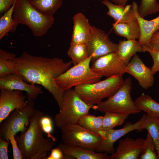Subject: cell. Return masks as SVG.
Instances as JSON below:
<instances>
[{
  "label": "cell",
  "instance_id": "1",
  "mask_svg": "<svg viewBox=\"0 0 159 159\" xmlns=\"http://www.w3.org/2000/svg\"><path fill=\"white\" fill-rule=\"evenodd\" d=\"M14 61L15 73L20 75L28 83L43 87L52 95L61 109L64 92L54 80L70 68L72 61L65 62L59 58L33 56L24 52Z\"/></svg>",
  "mask_w": 159,
  "mask_h": 159
},
{
  "label": "cell",
  "instance_id": "2",
  "mask_svg": "<svg viewBox=\"0 0 159 159\" xmlns=\"http://www.w3.org/2000/svg\"><path fill=\"white\" fill-rule=\"evenodd\" d=\"M44 116L42 112L37 110L26 131L19 136L15 135L23 159H33L37 154L47 153L54 145V142L43 135L40 121Z\"/></svg>",
  "mask_w": 159,
  "mask_h": 159
},
{
  "label": "cell",
  "instance_id": "3",
  "mask_svg": "<svg viewBox=\"0 0 159 159\" xmlns=\"http://www.w3.org/2000/svg\"><path fill=\"white\" fill-rule=\"evenodd\" d=\"M13 18L19 24L27 26L35 37L47 33L54 21L53 16L44 14L35 9L28 0H16Z\"/></svg>",
  "mask_w": 159,
  "mask_h": 159
},
{
  "label": "cell",
  "instance_id": "4",
  "mask_svg": "<svg viewBox=\"0 0 159 159\" xmlns=\"http://www.w3.org/2000/svg\"><path fill=\"white\" fill-rule=\"evenodd\" d=\"M124 82L122 76L114 75L94 83L79 85L74 90L86 103L93 106L113 95Z\"/></svg>",
  "mask_w": 159,
  "mask_h": 159
},
{
  "label": "cell",
  "instance_id": "5",
  "mask_svg": "<svg viewBox=\"0 0 159 159\" xmlns=\"http://www.w3.org/2000/svg\"><path fill=\"white\" fill-rule=\"evenodd\" d=\"M132 88L131 80L129 77L113 95L106 100L93 105L92 108L105 113H115L129 115L140 113L141 111L131 96Z\"/></svg>",
  "mask_w": 159,
  "mask_h": 159
},
{
  "label": "cell",
  "instance_id": "6",
  "mask_svg": "<svg viewBox=\"0 0 159 159\" xmlns=\"http://www.w3.org/2000/svg\"><path fill=\"white\" fill-rule=\"evenodd\" d=\"M92 107L84 102L74 89L66 90L63 97L61 108L54 117L55 125L60 128L78 124L82 117L89 114Z\"/></svg>",
  "mask_w": 159,
  "mask_h": 159
},
{
  "label": "cell",
  "instance_id": "7",
  "mask_svg": "<svg viewBox=\"0 0 159 159\" xmlns=\"http://www.w3.org/2000/svg\"><path fill=\"white\" fill-rule=\"evenodd\" d=\"M60 129L62 143L68 145L96 152L105 139L101 134L94 132L78 124L65 126Z\"/></svg>",
  "mask_w": 159,
  "mask_h": 159
},
{
  "label": "cell",
  "instance_id": "8",
  "mask_svg": "<svg viewBox=\"0 0 159 159\" xmlns=\"http://www.w3.org/2000/svg\"><path fill=\"white\" fill-rule=\"evenodd\" d=\"M91 56L69 68L54 80L64 91L84 84H93L100 81L102 77L95 72L90 66Z\"/></svg>",
  "mask_w": 159,
  "mask_h": 159
},
{
  "label": "cell",
  "instance_id": "9",
  "mask_svg": "<svg viewBox=\"0 0 159 159\" xmlns=\"http://www.w3.org/2000/svg\"><path fill=\"white\" fill-rule=\"evenodd\" d=\"M33 100H27L26 106L21 109L12 112L0 123V138L9 141L8 134L12 132L14 135L19 132H25L29 124V120L37 110Z\"/></svg>",
  "mask_w": 159,
  "mask_h": 159
},
{
  "label": "cell",
  "instance_id": "10",
  "mask_svg": "<svg viewBox=\"0 0 159 159\" xmlns=\"http://www.w3.org/2000/svg\"><path fill=\"white\" fill-rule=\"evenodd\" d=\"M92 63L100 57L117 51L118 44L112 42L103 30L92 26V37L86 44Z\"/></svg>",
  "mask_w": 159,
  "mask_h": 159
},
{
  "label": "cell",
  "instance_id": "11",
  "mask_svg": "<svg viewBox=\"0 0 159 159\" xmlns=\"http://www.w3.org/2000/svg\"><path fill=\"white\" fill-rule=\"evenodd\" d=\"M126 65L119 58L116 52L104 55L97 59L91 66L96 73L102 77L122 76L126 73Z\"/></svg>",
  "mask_w": 159,
  "mask_h": 159
},
{
  "label": "cell",
  "instance_id": "12",
  "mask_svg": "<svg viewBox=\"0 0 159 159\" xmlns=\"http://www.w3.org/2000/svg\"><path fill=\"white\" fill-rule=\"evenodd\" d=\"M146 115L144 114L139 120L134 124H132L130 122L126 123L122 128L104 130L101 135L104 136L105 139L96 152L106 153L111 155L114 153L115 151L114 147V144L118 140L132 131L142 130L141 125Z\"/></svg>",
  "mask_w": 159,
  "mask_h": 159
},
{
  "label": "cell",
  "instance_id": "13",
  "mask_svg": "<svg viewBox=\"0 0 159 159\" xmlns=\"http://www.w3.org/2000/svg\"><path fill=\"white\" fill-rule=\"evenodd\" d=\"M0 123L13 111L21 109L26 106V96L17 90L0 89Z\"/></svg>",
  "mask_w": 159,
  "mask_h": 159
},
{
  "label": "cell",
  "instance_id": "14",
  "mask_svg": "<svg viewBox=\"0 0 159 159\" xmlns=\"http://www.w3.org/2000/svg\"><path fill=\"white\" fill-rule=\"evenodd\" d=\"M27 83L20 75L10 74L0 78V89L25 91L28 100H34L42 94L43 91L42 87Z\"/></svg>",
  "mask_w": 159,
  "mask_h": 159
},
{
  "label": "cell",
  "instance_id": "15",
  "mask_svg": "<svg viewBox=\"0 0 159 159\" xmlns=\"http://www.w3.org/2000/svg\"><path fill=\"white\" fill-rule=\"evenodd\" d=\"M125 71L136 79L140 86L145 90L154 84V78L151 68L147 67L136 53L126 66Z\"/></svg>",
  "mask_w": 159,
  "mask_h": 159
},
{
  "label": "cell",
  "instance_id": "16",
  "mask_svg": "<svg viewBox=\"0 0 159 159\" xmlns=\"http://www.w3.org/2000/svg\"><path fill=\"white\" fill-rule=\"evenodd\" d=\"M145 139L139 138L135 140L127 137L120 139L115 152L110 159H137L143 147Z\"/></svg>",
  "mask_w": 159,
  "mask_h": 159
},
{
  "label": "cell",
  "instance_id": "17",
  "mask_svg": "<svg viewBox=\"0 0 159 159\" xmlns=\"http://www.w3.org/2000/svg\"><path fill=\"white\" fill-rule=\"evenodd\" d=\"M73 27L70 44H87L91 39L92 26L82 13L78 12L72 18Z\"/></svg>",
  "mask_w": 159,
  "mask_h": 159
},
{
  "label": "cell",
  "instance_id": "18",
  "mask_svg": "<svg viewBox=\"0 0 159 159\" xmlns=\"http://www.w3.org/2000/svg\"><path fill=\"white\" fill-rule=\"evenodd\" d=\"M134 16L138 21L140 29V36L138 42L142 47L150 46V42L153 34L159 29V15L150 20L145 19L139 15L138 5L133 1L131 5Z\"/></svg>",
  "mask_w": 159,
  "mask_h": 159
},
{
  "label": "cell",
  "instance_id": "19",
  "mask_svg": "<svg viewBox=\"0 0 159 159\" xmlns=\"http://www.w3.org/2000/svg\"><path fill=\"white\" fill-rule=\"evenodd\" d=\"M62 151L64 159H110L108 154L92 151L85 148L68 145L60 143L58 145Z\"/></svg>",
  "mask_w": 159,
  "mask_h": 159
},
{
  "label": "cell",
  "instance_id": "20",
  "mask_svg": "<svg viewBox=\"0 0 159 159\" xmlns=\"http://www.w3.org/2000/svg\"><path fill=\"white\" fill-rule=\"evenodd\" d=\"M102 3L108 9L107 15L113 19L115 23H128L136 19L131 5L116 4L109 0H104Z\"/></svg>",
  "mask_w": 159,
  "mask_h": 159
},
{
  "label": "cell",
  "instance_id": "21",
  "mask_svg": "<svg viewBox=\"0 0 159 159\" xmlns=\"http://www.w3.org/2000/svg\"><path fill=\"white\" fill-rule=\"evenodd\" d=\"M144 52L143 47L136 39L120 40L116 52L119 58L126 66L131 58L137 52Z\"/></svg>",
  "mask_w": 159,
  "mask_h": 159
},
{
  "label": "cell",
  "instance_id": "22",
  "mask_svg": "<svg viewBox=\"0 0 159 159\" xmlns=\"http://www.w3.org/2000/svg\"><path fill=\"white\" fill-rule=\"evenodd\" d=\"M112 26L113 32L116 35L125 37L127 40L139 39L140 37V27L136 19L128 23L114 22Z\"/></svg>",
  "mask_w": 159,
  "mask_h": 159
},
{
  "label": "cell",
  "instance_id": "23",
  "mask_svg": "<svg viewBox=\"0 0 159 159\" xmlns=\"http://www.w3.org/2000/svg\"><path fill=\"white\" fill-rule=\"evenodd\" d=\"M31 4L41 13L53 16L62 4L63 0H28Z\"/></svg>",
  "mask_w": 159,
  "mask_h": 159
},
{
  "label": "cell",
  "instance_id": "24",
  "mask_svg": "<svg viewBox=\"0 0 159 159\" xmlns=\"http://www.w3.org/2000/svg\"><path fill=\"white\" fill-rule=\"evenodd\" d=\"M15 3V2L9 10L4 13L0 17V40L4 37L7 36L9 32H14L16 30L18 24L13 16Z\"/></svg>",
  "mask_w": 159,
  "mask_h": 159
},
{
  "label": "cell",
  "instance_id": "25",
  "mask_svg": "<svg viewBox=\"0 0 159 159\" xmlns=\"http://www.w3.org/2000/svg\"><path fill=\"white\" fill-rule=\"evenodd\" d=\"M16 57L14 53L0 49V78L16 73L14 59Z\"/></svg>",
  "mask_w": 159,
  "mask_h": 159
},
{
  "label": "cell",
  "instance_id": "26",
  "mask_svg": "<svg viewBox=\"0 0 159 159\" xmlns=\"http://www.w3.org/2000/svg\"><path fill=\"white\" fill-rule=\"evenodd\" d=\"M146 129L154 141L156 147L159 159V119L158 117L147 114L141 127Z\"/></svg>",
  "mask_w": 159,
  "mask_h": 159
},
{
  "label": "cell",
  "instance_id": "27",
  "mask_svg": "<svg viewBox=\"0 0 159 159\" xmlns=\"http://www.w3.org/2000/svg\"><path fill=\"white\" fill-rule=\"evenodd\" d=\"M135 102L141 111L159 118V103L149 96L143 93Z\"/></svg>",
  "mask_w": 159,
  "mask_h": 159
},
{
  "label": "cell",
  "instance_id": "28",
  "mask_svg": "<svg viewBox=\"0 0 159 159\" xmlns=\"http://www.w3.org/2000/svg\"><path fill=\"white\" fill-rule=\"evenodd\" d=\"M103 116H95L88 114L82 117L78 124L94 132L101 135L103 130Z\"/></svg>",
  "mask_w": 159,
  "mask_h": 159
},
{
  "label": "cell",
  "instance_id": "29",
  "mask_svg": "<svg viewBox=\"0 0 159 159\" xmlns=\"http://www.w3.org/2000/svg\"><path fill=\"white\" fill-rule=\"evenodd\" d=\"M74 65L83 62L89 56L86 44H70L67 52Z\"/></svg>",
  "mask_w": 159,
  "mask_h": 159
},
{
  "label": "cell",
  "instance_id": "30",
  "mask_svg": "<svg viewBox=\"0 0 159 159\" xmlns=\"http://www.w3.org/2000/svg\"><path fill=\"white\" fill-rule=\"evenodd\" d=\"M129 115L115 113H105L103 116V130L113 129L123 124Z\"/></svg>",
  "mask_w": 159,
  "mask_h": 159
},
{
  "label": "cell",
  "instance_id": "31",
  "mask_svg": "<svg viewBox=\"0 0 159 159\" xmlns=\"http://www.w3.org/2000/svg\"><path fill=\"white\" fill-rule=\"evenodd\" d=\"M139 159H158L156 146L148 132L146 138L145 139L143 147Z\"/></svg>",
  "mask_w": 159,
  "mask_h": 159
},
{
  "label": "cell",
  "instance_id": "32",
  "mask_svg": "<svg viewBox=\"0 0 159 159\" xmlns=\"http://www.w3.org/2000/svg\"><path fill=\"white\" fill-rule=\"evenodd\" d=\"M138 11L140 16L144 18L159 12V4L157 0H141Z\"/></svg>",
  "mask_w": 159,
  "mask_h": 159
},
{
  "label": "cell",
  "instance_id": "33",
  "mask_svg": "<svg viewBox=\"0 0 159 159\" xmlns=\"http://www.w3.org/2000/svg\"><path fill=\"white\" fill-rule=\"evenodd\" d=\"M40 123L44 132L47 134V138L51 139L55 142L56 138L52 135L53 127L51 118L48 116L44 115L41 120Z\"/></svg>",
  "mask_w": 159,
  "mask_h": 159
},
{
  "label": "cell",
  "instance_id": "34",
  "mask_svg": "<svg viewBox=\"0 0 159 159\" xmlns=\"http://www.w3.org/2000/svg\"><path fill=\"white\" fill-rule=\"evenodd\" d=\"M144 52H148L151 55L153 61V64L151 68L154 76L159 69V52L154 50L150 46L143 47Z\"/></svg>",
  "mask_w": 159,
  "mask_h": 159
},
{
  "label": "cell",
  "instance_id": "35",
  "mask_svg": "<svg viewBox=\"0 0 159 159\" xmlns=\"http://www.w3.org/2000/svg\"><path fill=\"white\" fill-rule=\"evenodd\" d=\"M9 140L11 143L13 151V159H23L21 152L17 141L15 138V135L12 132L8 134Z\"/></svg>",
  "mask_w": 159,
  "mask_h": 159
},
{
  "label": "cell",
  "instance_id": "36",
  "mask_svg": "<svg viewBox=\"0 0 159 159\" xmlns=\"http://www.w3.org/2000/svg\"><path fill=\"white\" fill-rule=\"evenodd\" d=\"M9 142L0 138V159H9L8 150Z\"/></svg>",
  "mask_w": 159,
  "mask_h": 159
},
{
  "label": "cell",
  "instance_id": "37",
  "mask_svg": "<svg viewBox=\"0 0 159 159\" xmlns=\"http://www.w3.org/2000/svg\"><path fill=\"white\" fill-rule=\"evenodd\" d=\"M16 0H0V17L12 6Z\"/></svg>",
  "mask_w": 159,
  "mask_h": 159
},
{
  "label": "cell",
  "instance_id": "38",
  "mask_svg": "<svg viewBox=\"0 0 159 159\" xmlns=\"http://www.w3.org/2000/svg\"><path fill=\"white\" fill-rule=\"evenodd\" d=\"M150 46L159 52V29L152 35L150 40Z\"/></svg>",
  "mask_w": 159,
  "mask_h": 159
},
{
  "label": "cell",
  "instance_id": "39",
  "mask_svg": "<svg viewBox=\"0 0 159 159\" xmlns=\"http://www.w3.org/2000/svg\"><path fill=\"white\" fill-rule=\"evenodd\" d=\"M64 155L61 149L59 147L52 148L50 155L47 159H64Z\"/></svg>",
  "mask_w": 159,
  "mask_h": 159
},
{
  "label": "cell",
  "instance_id": "40",
  "mask_svg": "<svg viewBox=\"0 0 159 159\" xmlns=\"http://www.w3.org/2000/svg\"><path fill=\"white\" fill-rule=\"evenodd\" d=\"M113 3L118 5L125 6L128 0H111Z\"/></svg>",
  "mask_w": 159,
  "mask_h": 159
},
{
  "label": "cell",
  "instance_id": "41",
  "mask_svg": "<svg viewBox=\"0 0 159 159\" xmlns=\"http://www.w3.org/2000/svg\"><path fill=\"white\" fill-rule=\"evenodd\" d=\"M158 72H159V69H158Z\"/></svg>",
  "mask_w": 159,
  "mask_h": 159
},
{
  "label": "cell",
  "instance_id": "42",
  "mask_svg": "<svg viewBox=\"0 0 159 159\" xmlns=\"http://www.w3.org/2000/svg\"></svg>",
  "mask_w": 159,
  "mask_h": 159
}]
</instances>
